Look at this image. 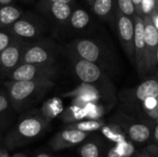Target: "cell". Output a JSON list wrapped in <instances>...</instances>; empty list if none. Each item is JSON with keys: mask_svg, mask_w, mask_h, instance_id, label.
Here are the masks:
<instances>
[{"mask_svg": "<svg viewBox=\"0 0 158 157\" xmlns=\"http://www.w3.org/2000/svg\"><path fill=\"white\" fill-rule=\"evenodd\" d=\"M15 39L17 38H15L7 30L0 29V52L7 47Z\"/></svg>", "mask_w": 158, "mask_h": 157, "instance_id": "29", "label": "cell"}, {"mask_svg": "<svg viewBox=\"0 0 158 157\" xmlns=\"http://www.w3.org/2000/svg\"><path fill=\"white\" fill-rule=\"evenodd\" d=\"M86 1H87V2H88V4H89V5H90V6H92V5H93V3H94V0H86Z\"/></svg>", "mask_w": 158, "mask_h": 157, "instance_id": "44", "label": "cell"}, {"mask_svg": "<svg viewBox=\"0 0 158 157\" xmlns=\"http://www.w3.org/2000/svg\"><path fill=\"white\" fill-rule=\"evenodd\" d=\"M3 140H4V134L0 133V148L3 147Z\"/></svg>", "mask_w": 158, "mask_h": 157, "instance_id": "42", "label": "cell"}, {"mask_svg": "<svg viewBox=\"0 0 158 157\" xmlns=\"http://www.w3.org/2000/svg\"><path fill=\"white\" fill-rule=\"evenodd\" d=\"M19 1H21L25 4H32L35 0H19Z\"/></svg>", "mask_w": 158, "mask_h": 157, "instance_id": "43", "label": "cell"}, {"mask_svg": "<svg viewBox=\"0 0 158 157\" xmlns=\"http://www.w3.org/2000/svg\"><path fill=\"white\" fill-rule=\"evenodd\" d=\"M101 146L94 141L88 142L81 146L79 154L81 157H101Z\"/></svg>", "mask_w": 158, "mask_h": 157, "instance_id": "25", "label": "cell"}, {"mask_svg": "<svg viewBox=\"0 0 158 157\" xmlns=\"http://www.w3.org/2000/svg\"><path fill=\"white\" fill-rule=\"evenodd\" d=\"M94 13L103 19H107L114 8V0H94L91 6Z\"/></svg>", "mask_w": 158, "mask_h": 157, "instance_id": "24", "label": "cell"}, {"mask_svg": "<svg viewBox=\"0 0 158 157\" xmlns=\"http://www.w3.org/2000/svg\"><path fill=\"white\" fill-rule=\"evenodd\" d=\"M156 157H158V146H155V145H151L150 147H148Z\"/></svg>", "mask_w": 158, "mask_h": 157, "instance_id": "40", "label": "cell"}, {"mask_svg": "<svg viewBox=\"0 0 158 157\" xmlns=\"http://www.w3.org/2000/svg\"><path fill=\"white\" fill-rule=\"evenodd\" d=\"M156 8H157V10H158V0H157V2H156Z\"/></svg>", "mask_w": 158, "mask_h": 157, "instance_id": "46", "label": "cell"}, {"mask_svg": "<svg viewBox=\"0 0 158 157\" xmlns=\"http://www.w3.org/2000/svg\"><path fill=\"white\" fill-rule=\"evenodd\" d=\"M69 54L94 63L101 58V48L97 43L89 39H76L68 44Z\"/></svg>", "mask_w": 158, "mask_h": 157, "instance_id": "14", "label": "cell"}, {"mask_svg": "<svg viewBox=\"0 0 158 157\" xmlns=\"http://www.w3.org/2000/svg\"><path fill=\"white\" fill-rule=\"evenodd\" d=\"M103 135L109 141L118 143L123 141H126V132L118 123H109L105 124L101 128Z\"/></svg>", "mask_w": 158, "mask_h": 157, "instance_id": "20", "label": "cell"}, {"mask_svg": "<svg viewBox=\"0 0 158 157\" xmlns=\"http://www.w3.org/2000/svg\"><path fill=\"white\" fill-rule=\"evenodd\" d=\"M34 157H52L51 156V155L50 154H48V153H46V152H39V153H37Z\"/></svg>", "mask_w": 158, "mask_h": 157, "instance_id": "38", "label": "cell"}, {"mask_svg": "<svg viewBox=\"0 0 158 157\" xmlns=\"http://www.w3.org/2000/svg\"><path fill=\"white\" fill-rule=\"evenodd\" d=\"M105 121L101 119H88V120H81L69 124H66V129H72L81 130L83 132H92L98 130H101V128L105 125Z\"/></svg>", "mask_w": 158, "mask_h": 157, "instance_id": "23", "label": "cell"}, {"mask_svg": "<svg viewBox=\"0 0 158 157\" xmlns=\"http://www.w3.org/2000/svg\"><path fill=\"white\" fill-rule=\"evenodd\" d=\"M151 21L153 22V24L155 25V27L156 28V30L158 31V10L157 8H156L152 13L151 15L149 16Z\"/></svg>", "mask_w": 158, "mask_h": 157, "instance_id": "32", "label": "cell"}, {"mask_svg": "<svg viewBox=\"0 0 158 157\" xmlns=\"http://www.w3.org/2000/svg\"><path fill=\"white\" fill-rule=\"evenodd\" d=\"M19 115L15 124L4 135L3 146L8 151L40 139L50 129L51 122L45 120L38 109H30Z\"/></svg>", "mask_w": 158, "mask_h": 157, "instance_id": "1", "label": "cell"}, {"mask_svg": "<svg viewBox=\"0 0 158 157\" xmlns=\"http://www.w3.org/2000/svg\"><path fill=\"white\" fill-rule=\"evenodd\" d=\"M18 0H0V4L5 5H16Z\"/></svg>", "mask_w": 158, "mask_h": 157, "instance_id": "37", "label": "cell"}, {"mask_svg": "<svg viewBox=\"0 0 158 157\" xmlns=\"http://www.w3.org/2000/svg\"><path fill=\"white\" fill-rule=\"evenodd\" d=\"M86 116L87 114H86V110L84 107L71 104L70 106H69L66 110H64L61 113L60 118L64 123L69 124V123L81 121L86 118Z\"/></svg>", "mask_w": 158, "mask_h": 157, "instance_id": "22", "label": "cell"}, {"mask_svg": "<svg viewBox=\"0 0 158 157\" xmlns=\"http://www.w3.org/2000/svg\"><path fill=\"white\" fill-rule=\"evenodd\" d=\"M47 1H51V2H61V3H68V4H71V5H74V4H75V0H47Z\"/></svg>", "mask_w": 158, "mask_h": 157, "instance_id": "39", "label": "cell"}, {"mask_svg": "<svg viewBox=\"0 0 158 157\" xmlns=\"http://www.w3.org/2000/svg\"><path fill=\"white\" fill-rule=\"evenodd\" d=\"M157 0H143V14L144 16H150L151 13L156 8Z\"/></svg>", "mask_w": 158, "mask_h": 157, "instance_id": "30", "label": "cell"}, {"mask_svg": "<svg viewBox=\"0 0 158 157\" xmlns=\"http://www.w3.org/2000/svg\"><path fill=\"white\" fill-rule=\"evenodd\" d=\"M156 60H157V66H158V49H157V56H156Z\"/></svg>", "mask_w": 158, "mask_h": 157, "instance_id": "45", "label": "cell"}, {"mask_svg": "<svg viewBox=\"0 0 158 157\" xmlns=\"http://www.w3.org/2000/svg\"><path fill=\"white\" fill-rule=\"evenodd\" d=\"M0 157H10L8 155V150H6L4 146L0 148Z\"/></svg>", "mask_w": 158, "mask_h": 157, "instance_id": "36", "label": "cell"}, {"mask_svg": "<svg viewBox=\"0 0 158 157\" xmlns=\"http://www.w3.org/2000/svg\"><path fill=\"white\" fill-rule=\"evenodd\" d=\"M141 113L143 117L152 123L158 122V97H151L144 100L141 105Z\"/></svg>", "mask_w": 158, "mask_h": 157, "instance_id": "21", "label": "cell"}, {"mask_svg": "<svg viewBox=\"0 0 158 157\" xmlns=\"http://www.w3.org/2000/svg\"><path fill=\"white\" fill-rule=\"evenodd\" d=\"M134 61L141 77L146 74L145 40L143 18L136 15L134 19Z\"/></svg>", "mask_w": 158, "mask_h": 157, "instance_id": "11", "label": "cell"}, {"mask_svg": "<svg viewBox=\"0 0 158 157\" xmlns=\"http://www.w3.org/2000/svg\"><path fill=\"white\" fill-rule=\"evenodd\" d=\"M90 20L91 18L89 13L83 8L77 7L73 9L67 26L75 31H81L90 24Z\"/></svg>", "mask_w": 158, "mask_h": 157, "instance_id": "19", "label": "cell"}, {"mask_svg": "<svg viewBox=\"0 0 158 157\" xmlns=\"http://www.w3.org/2000/svg\"><path fill=\"white\" fill-rule=\"evenodd\" d=\"M144 21V40H145V64L146 73L153 72L157 67L158 31L149 16L143 17Z\"/></svg>", "mask_w": 158, "mask_h": 157, "instance_id": "9", "label": "cell"}, {"mask_svg": "<svg viewBox=\"0 0 158 157\" xmlns=\"http://www.w3.org/2000/svg\"><path fill=\"white\" fill-rule=\"evenodd\" d=\"M55 80L43 79L33 81H5L6 88L10 102L19 115L30 110L39 103L55 87Z\"/></svg>", "mask_w": 158, "mask_h": 157, "instance_id": "2", "label": "cell"}, {"mask_svg": "<svg viewBox=\"0 0 158 157\" xmlns=\"http://www.w3.org/2000/svg\"><path fill=\"white\" fill-rule=\"evenodd\" d=\"M118 123L122 127L130 139L138 143L147 142L153 134V130L149 123L136 122L127 117L125 118H120V120Z\"/></svg>", "mask_w": 158, "mask_h": 157, "instance_id": "15", "label": "cell"}, {"mask_svg": "<svg viewBox=\"0 0 158 157\" xmlns=\"http://www.w3.org/2000/svg\"><path fill=\"white\" fill-rule=\"evenodd\" d=\"M117 29L119 41L131 60L134 61V19L117 9Z\"/></svg>", "mask_w": 158, "mask_h": 157, "instance_id": "10", "label": "cell"}, {"mask_svg": "<svg viewBox=\"0 0 158 157\" xmlns=\"http://www.w3.org/2000/svg\"><path fill=\"white\" fill-rule=\"evenodd\" d=\"M135 157H156L155 155V154L149 149V148H147V149H145V150H143V152H141V153H139Z\"/></svg>", "mask_w": 158, "mask_h": 157, "instance_id": "33", "label": "cell"}, {"mask_svg": "<svg viewBox=\"0 0 158 157\" xmlns=\"http://www.w3.org/2000/svg\"><path fill=\"white\" fill-rule=\"evenodd\" d=\"M57 56V45L50 39L42 38L27 43L22 55L21 63L56 65Z\"/></svg>", "mask_w": 158, "mask_h": 157, "instance_id": "4", "label": "cell"}, {"mask_svg": "<svg viewBox=\"0 0 158 157\" xmlns=\"http://www.w3.org/2000/svg\"><path fill=\"white\" fill-rule=\"evenodd\" d=\"M11 157H27L24 154H22V153H17V154H15V155H13V156Z\"/></svg>", "mask_w": 158, "mask_h": 157, "instance_id": "41", "label": "cell"}, {"mask_svg": "<svg viewBox=\"0 0 158 157\" xmlns=\"http://www.w3.org/2000/svg\"><path fill=\"white\" fill-rule=\"evenodd\" d=\"M40 115L47 121L51 122L54 118L60 116L63 110V104L59 98H51L45 101L41 108L38 109Z\"/></svg>", "mask_w": 158, "mask_h": 157, "instance_id": "18", "label": "cell"}, {"mask_svg": "<svg viewBox=\"0 0 158 157\" xmlns=\"http://www.w3.org/2000/svg\"><path fill=\"white\" fill-rule=\"evenodd\" d=\"M27 42L15 39L7 47L0 52V79L6 80L9 74L21 63Z\"/></svg>", "mask_w": 158, "mask_h": 157, "instance_id": "7", "label": "cell"}, {"mask_svg": "<svg viewBox=\"0 0 158 157\" xmlns=\"http://www.w3.org/2000/svg\"><path fill=\"white\" fill-rule=\"evenodd\" d=\"M153 141L155 143V146H158V122L155 125V128L153 130Z\"/></svg>", "mask_w": 158, "mask_h": 157, "instance_id": "34", "label": "cell"}, {"mask_svg": "<svg viewBox=\"0 0 158 157\" xmlns=\"http://www.w3.org/2000/svg\"><path fill=\"white\" fill-rule=\"evenodd\" d=\"M116 149L122 157H131L135 152V148L132 145V143H129L127 140L116 143Z\"/></svg>", "mask_w": 158, "mask_h": 157, "instance_id": "28", "label": "cell"}, {"mask_svg": "<svg viewBox=\"0 0 158 157\" xmlns=\"http://www.w3.org/2000/svg\"><path fill=\"white\" fill-rule=\"evenodd\" d=\"M118 10L122 14L131 18L132 19L136 17V10L132 0H117Z\"/></svg>", "mask_w": 158, "mask_h": 157, "instance_id": "27", "label": "cell"}, {"mask_svg": "<svg viewBox=\"0 0 158 157\" xmlns=\"http://www.w3.org/2000/svg\"><path fill=\"white\" fill-rule=\"evenodd\" d=\"M88 136L89 132L64 128L52 137L49 142V145L54 151H61L81 143Z\"/></svg>", "mask_w": 158, "mask_h": 157, "instance_id": "13", "label": "cell"}, {"mask_svg": "<svg viewBox=\"0 0 158 157\" xmlns=\"http://www.w3.org/2000/svg\"><path fill=\"white\" fill-rule=\"evenodd\" d=\"M25 11L16 5L0 4V29H7L17 19H19Z\"/></svg>", "mask_w": 158, "mask_h": 157, "instance_id": "17", "label": "cell"}, {"mask_svg": "<svg viewBox=\"0 0 158 157\" xmlns=\"http://www.w3.org/2000/svg\"><path fill=\"white\" fill-rule=\"evenodd\" d=\"M151 97H158V78H151L137 87L124 92L120 94V99L128 105L138 106L144 100Z\"/></svg>", "mask_w": 158, "mask_h": 157, "instance_id": "8", "label": "cell"}, {"mask_svg": "<svg viewBox=\"0 0 158 157\" xmlns=\"http://www.w3.org/2000/svg\"><path fill=\"white\" fill-rule=\"evenodd\" d=\"M17 115L6 88L0 86V133H5L17 121Z\"/></svg>", "mask_w": 158, "mask_h": 157, "instance_id": "16", "label": "cell"}, {"mask_svg": "<svg viewBox=\"0 0 158 157\" xmlns=\"http://www.w3.org/2000/svg\"><path fill=\"white\" fill-rule=\"evenodd\" d=\"M48 25L44 17L32 12H24L7 30L15 38L30 43L42 39L47 31Z\"/></svg>", "mask_w": 158, "mask_h": 157, "instance_id": "3", "label": "cell"}, {"mask_svg": "<svg viewBox=\"0 0 158 157\" xmlns=\"http://www.w3.org/2000/svg\"><path fill=\"white\" fill-rule=\"evenodd\" d=\"M106 157H122V156L118 153V151H117V149H116V146H113V147H111V148L108 150Z\"/></svg>", "mask_w": 158, "mask_h": 157, "instance_id": "35", "label": "cell"}, {"mask_svg": "<svg viewBox=\"0 0 158 157\" xmlns=\"http://www.w3.org/2000/svg\"><path fill=\"white\" fill-rule=\"evenodd\" d=\"M70 56V59L72 62L73 70L76 76L84 83L95 84L98 83L104 77L101 68L96 65V63L81 59L78 56Z\"/></svg>", "mask_w": 158, "mask_h": 157, "instance_id": "12", "label": "cell"}, {"mask_svg": "<svg viewBox=\"0 0 158 157\" xmlns=\"http://www.w3.org/2000/svg\"><path fill=\"white\" fill-rule=\"evenodd\" d=\"M57 73L58 69L56 65L21 63L9 74L6 81L55 80L57 77Z\"/></svg>", "mask_w": 158, "mask_h": 157, "instance_id": "5", "label": "cell"}, {"mask_svg": "<svg viewBox=\"0 0 158 157\" xmlns=\"http://www.w3.org/2000/svg\"><path fill=\"white\" fill-rule=\"evenodd\" d=\"M84 108L86 110L87 119H101V118L106 112V107L102 104L96 102L88 103Z\"/></svg>", "mask_w": 158, "mask_h": 157, "instance_id": "26", "label": "cell"}, {"mask_svg": "<svg viewBox=\"0 0 158 157\" xmlns=\"http://www.w3.org/2000/svg\"><path fill=\"white\" fill-rule=\"evenodd\" d=\"M134 6H135V10H136V14L138 16H141L143 18V0H132Z\"/></svg>", "mask_w": 158, "mask_h": 157, "instance_id": "31", "label": "cell"}, {"mask_svg": "<svg viewBox=\"0 0 158 157\" xmlns=\"http://www.w3.org/2000/svg\"><path fill=\"white\" fill-rule=\"evenodd\" d=\"M36 9L50 20L59 26H67L70 15L74 9V5L61 2H51L47 0H38Z\"/></svg>", "mask_w": 158, "mask_h": 157, "instance_id": "6", "label": "cell"}]
</instances>
